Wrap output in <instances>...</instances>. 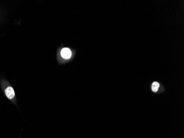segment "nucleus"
I'll return each instance as SVG.
<instances>
[{"label":"nucleus","instance_id":"obj_1","mask_svg":"<svg viewBox=\"0 0 184 138\" xmlns=\"http://www.w3.org/2000/svg\"><path fill=\"white\" fill-rule=\"evenodd\" d=\"M61 55L64 59H69L71 57L72 52L69 49L65 48L62 49Z\"/></svg>","mask_w":184,"mask_h":138},{"label":"nucleus","instance_id":"obj_2","mask_svg":"<svg viewBox=\"0 0 184 138\" xmlns=\"http://www.w3.org/2000/svg\"><path fill=\"white\" fill-rule=\"evenodd\" d=\"M6 95V96L9 99H12L15 96V93L13 88L12 87H8L5 90Z\"/></svg>","mask_w":184,"mask_h":138},{"label":"nucleus","instance_id":"obj_3","mask_svg":"<svg viewBox=\"0 0 184 138\" xmlns=\"http://www.w3.org/2000/svg\"><path fill=\"white\" fill-rule=\"evenodd\" d=\"M159 84L158 82H154L153 83V84L152 85V90L153 92H156L158 90L159 87Z\"/></svg>","mask_w":184,"mask_h":138}]
</instances>
